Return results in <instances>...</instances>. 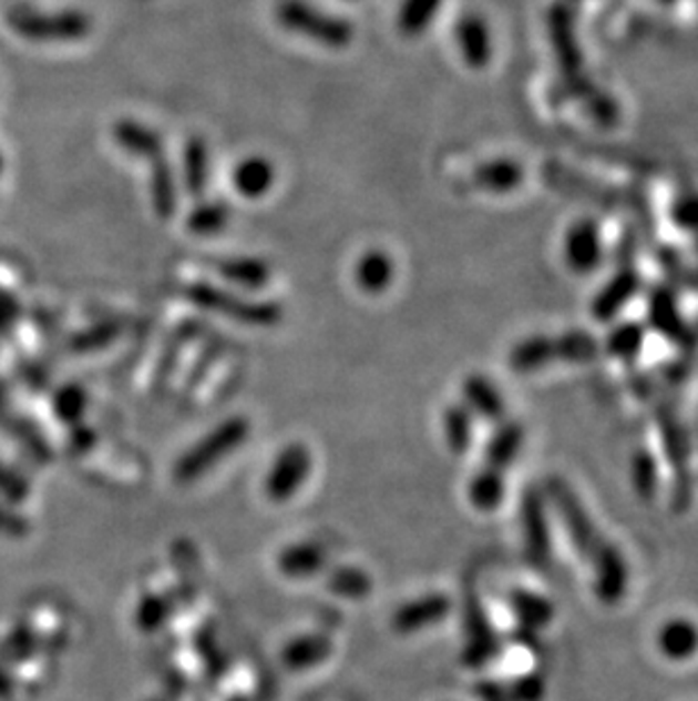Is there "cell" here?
I'll list each match as a JSON object with an SVG mask.
<instances>
[{
  "label": "cell",
  "mask_w": 698,
  "mask_h": 701,
  "mask_svg": "<svg viewBox=\"0 0 698 701\" xmlns=\"http://www.w3.org/2000/svg\"><path fill=\"white\" fill-rule=\"evenodd\" d=\"M331 654V642L325 636H302L290 640L284 649V663L292 670L314 668Z\"/></svg>",
  "instance_id": "cell-16"
},
{
  "label": "cell",
  "mask_w": 698,
  "mask_h": 701,
  "mask_svg": "<svg viewBox=\"0 0 698 701\" xmlns=\"http://www.w3.org/2000/svg\"><path fill=\"white\" fill-rule=\"evenodd\" d=\"M444 431H446V440L452 445V449L456 455H463L465 449L470 447V431H472V423L470 416L463 409H446L444 416Z\"/></svg>",
  "instance_id": "cell-25"
},
{
  "label": "cell",
  "mask_w": 698,
  "mask_h": 701,
  "mask_svg": "<svg viewBox=\"0 0 698 701\" xmlns=\"http://www.w3.org/2000/svg\"><path fill=\"white\" fill-rule=\"evenodd\" d=\"M633 479H635V490L641 497H651L656 492V484H658V473H656V464L651 457H637L635 459V470H633Z\"/></svg>",
  "instance_id": "cell-26"
},
{
  "label": "cell",
  "mask_w": 698,
  "mask_h": 701,
  "mask_svg": "<svg viewBox=\"0 0 698 701\" xmlns=\"http://www.w3.org/2000/svg\"><path fill=\"white\" fill-rule=\"evenodd\" d=\"M465 395L470 399V405L479 414H483L485 418H496L499 414H502V403H499V395L481 377H470V382L465 384Z\"/></svg>",
  "instance_id": "cell-24"
},
{
  "label": "cell",
  "mask_w": 698,
  "mask_h": 701,
  "mask_svg": "<svg viewBox=\"0 0 698 701\" xmlns=\"http://www.w3.org/2000/svg\"><path fill=\"white\" fill-rule=\"evenodd\" d=\"M309 468L311 455L305 445L292 443L284 447L266 479V492L273 502H286V499H290L299 490V486L305 484Z\"/></svg>",
  "instance_id": "cell-5"
},
{
  "label": "cell",
  "mask_w": 698,
  "mask_h": 701,
  "mask_svg": "<svg viewBox=\"0 0 698 701\" xmlns=\"http://www.w3.org/2000/svg\"><path fill=\"white\" fill-rule=\"evenodd\" d=\"M355 280L368 295H381L394 280V262L383 250H368L355 266Z\"/></svg>",
  "instance_id": "cell-10"
},
{
  "label": "cell",
  "mask_w": 698,
  "mask_h": 701,
  "mask_svg": "<svg viewBox=\"0 0 698 701\" xmlns=\"http://www.w3.org/2000/svg\"><path fill=\"white\" fill-rule=\"evenodd\" d=\"M229 219L232 210L227 203H203L191 212L186 227L197 236H212L223 232L229 225Z\"/></svg>",
  "instance_id": "cell-22"
},
{
  "label": "cell",
  "mask_w": 698,
  "mask_h": 701,
  "mask_svg": "<svg viewBox=\"0 0 698 701\" xmlns=\"http://www.w3.org/2000/svg\"><path fill=\"white\" fill-rule=\"evenodd\" d=\"M331 588L340 595H363L368 592V577L357 570H342L333 575Z\"/></svg>",
  "instance_id": "cell-28"
},
{
  "label": "cell",
  "mask_w": 698,
  "mask_h": 701,
  "mask_svg": "<svg viewBox=\"0 0 698 701\" xmlns=\"http://www.w3.org/2000/svg\"><path fill=\"white\" fill-rule=\"evenodd\" d=\"M449 599L444 595H429L418 602L407 605L394 613V629L399 633H413L418 629H424L429 624L440 622L449 613Z\"/></svg>",
  "instance_id": "cell-9"
},
{
  "label": "cell",
  "mask_w": 698,
  "mask_h": 701,
  "mask_svg": "<svg viewBox=\"0 0 698 701\" xmlns=\"http://www.w3.org/2000/svg\"><path fill=\"white\" fill-rule=\"evenodd\" d=\"M277 21L290 30L302 34L327 48H345L355 39V28L336 14H327L307 0H281L277 6Z\"/></svg>",
  "instance_id": "cell-3"
},
{
  "label": "cell",
  "mask_w": 698,
  "mask_h": 701,
  "mask_svg": "<svg viewBox=\"0 0 698 701\" xmlns=\"http://www.w3.org/2000/svg\"><path fill=\"white\" fill-rule=\"evenodd\" d=\"M658 647L669 661H687L698 652V627L685 618L669 620L658 633Z\"/></svg>",
  "instance_id": "cell-12"
},
{
  "label": "cell",
  "mask_w": 698,
  "mask_h": 701,
  "mask_svg": "<svg viewBox=\"0 0 698 701\" xmlns=\"http://www.w3.org/2000/svg\"><path fill=\"white\" fill-rule=\"evenodd\" d=\"M275 177H277V171L275 166L270 164V160L266 158H259V155H253V158H245L240 164H236V169L232 171V184L234 189L249 197V200H257L261 195H266L273 184H275Z\"/></svg>",
  "instance_id": "cell-8"
},
{
  "label": "cell",
  "mask_w": 698,
  "mask_h": 701,
  "mask_svg": "<svg viewBox=\"0 0 698 701\" xmlns=\"http://www.w3.org/2000/svg\"><path fill=\"white\" fill-rule=\"evenodd\" d=\"M459 41L470 64L479 67L487 60V32L479 19H465L459 26Z\"/></svg>",
  "instance_id": "cell-23"
},
{
  "label": "cell",
  "mask_w": 698,
  "mask_h": 701,
  "mask_svg": "<svg viewBox=\"0 0 698 701\" xmlns=\"http://www.w3.org/2000/svg\"><path fill=\"white\" fill-rule=\"evenodd\" d=\"M325 563V552L320 545L307 542V545H292L284 549L279 557V568L284 575L297 579V577H309L316 575Z\"/></svg>",
  "instance_id": "cell-17"
},
{
  "label": "cell",
  "mask_w": 698,
  "mask_h": 701,
  "mask_svg": "<svg viewBox=\"0 0 698 701\" xmlns=\"http://www.w3.org/2000/svg\"><path fill=\"white\" fill-rule=\"evenodd\" d=\"M153 173H150V195H153V207L160 219H171L177 207V182L168 160L157 158L150 162Z\"/></svg>",
  "instance_id": "cell-15"
},
{
  "label": "cell",
  "mask_w": 698,
  "mask_h": 701,
  "mask_svg": "<svg viewBox=\"0 0 698 701\" xmlns=\"http://www.w3.org/2000/svg\"><path fill=\"white\" fill-rule=\"evenodd\" d=\"M186 297L199 309L220 314L249 327H273L284 316L281 307L275 303H259V299H249L212 284H191L186 288Z\"/></svg>",
  "instance_id": "cell-2"
},
{
  "label": "cell",
  "mask_w": 698,
  "mask_h": 701,
  "mask_svg": "<svg viewBox=\"0 0 698 701\" xmlns=\"http://www.w3.org/2000/svg\"><path fill=\"white\" fill-rule=\"evenodd\" d=\"M522 529L526 540V555L535 568H546L552 559V542H548L546 516L537 495H524L522 502Z\"/></svg>",
  "instance_id": "cell-6"
},
{
  "label": "cell",
  "mask_w": 698,
  "mask_h": 701,
  "mask_svg": "<svg viewBox=\"0 0 698 701\" xmlns=\"http://www.w3.org/2000/svg\"><path fill=\"white\" fill-rule=\"evenodd\" d=\"M21 28L25 32L39 34V37H48V39H82L91 23L84 14L78 12H69V14H60V17H23L21 19Z\"/></svg>",
  "instance_id": "cell-13"
},
{
  "label": "cell",
  "mask_w": 698,
  "mask_h": 701,
  "mask_svg": "<svg viewBox=\"0 0 698 701\" xmlns=\"http://www.w3.org/2000/svg\"><path fill=\"white\" fill-rule=\"evenodd\" d=\"M114 139L125 150V153L143 160H157L164 155V141L157 130L145 128L138 121L123 119L114 125Z\"/></svg>",
  "instance_id": "cell-7"
},
{
  "label": "cell",
  "mask_w": 698,
  "mask_h": 701,
  "mask_svg": "<svg viewBox=\"0 0 698 701\" xmlns=\"http://www.w3.org/2000/svg\"><path fill=\"white\" fill-rule=\"evenodd\" d=\"M546 495L552 497L554 509L565 522L576 552L589 559L594 570V590L604 605H617L628 588V568L619 549L596 529L594 520L581 507L574 490L561 481L548 479Z\"/></svg>",
  "instance_id": "cell-1"
},
{
  "label": "cell",
  "mask_w": 698,
  "mask_h": 701,
  "mask_svg": "<svg viewBox=\"0 0 698 701\" xmlns=\"http://www.w3.org/2000/svg\"><path fill=\"white\" fill-rule=\"evenodd\" d=\"M442 0H404V6L399 8L397 28L407 37H415L422 30L429 28L435 12L440 10Z\"/></svg>",
  "instance_id": "cell-21"
},
{
  "label": "cell",
  "mask_w": 698,
  "mask_h": 701,
  "mask_svg": "<svg viewBox=\"0 0 698 701\" xmlns=\"http://www.w3.org/2000/svg\"><path fill=\"white\" fill-rule=\"evenodd\" d=\"M249 434V423L245 418H229L218 425L209 436H205L188 455L182 457L175 466V477L179 481H193L203 473H207L214 464L225 459L232 449H236Z\"/></svg>",
  "instance_id": "cell-4"
},
{
  "label": "cell",
  "mask_w": 698,
  "mask_h": 701,
  "mask_svg": "<svg viewBox=\"0 0 698 701\" xmlns=\"http://www.w3.org/2000/svg\"><path fill=\"white\" fill-rule=\"evenodd\" d=\"M511 697L515 701H542V697H544L542 681L537 677H522L511 688Z\"/></svg>",
  "instance_id": "cell-29"
},
{
  "label": "cell",
  "mask_w": 698,
  "mask_h": 701,
  "mask_svg": "<svg viewBox=\"0 0 698 701\" xmlns=\"http://www.w3.org/2000/svg\"><path fill=\"white\" fill-rule=\"evenodd\" d=\"M209 148L205 143V139H188V143L184 145L182 153V177H184V186L191 195H205L207 186H209V173H212V164H209Z\"/></svg>",
  "instance_id": "cell-11"
},
{
  "label": "cell",
  "mask_w": 698,
  "mask_h": 701,
  "mask_svg": "<svg viewBox=\"0 0 698 701\" xmlns=\"http://www.w3.org/2000/svg\"><path fill=\"white\" fill-rule=\"evenodd\" d=\"M520 443H522V431H520V427H515V425L504 427L502 431H499V434L490 440V445H487L485 468L496 470V473H504V468H506L509 464H513V459L517 457Z\"/></svg>",
  "instance_id": "cell-20"
},
{
  "label": "cell",
  "mask_w": 698,
  "mask_h": 701,
  "mask_svg": "<svg viewBox=\"0 0 698 701\" xmlns=\"http://www.w3.org/2000/svg\"><path fill=\"white\" fill-rule=\"evenodd\" d=\"M511 607H513V611L517 613L520 622H522L526 629H531V631H535V629L548 624V622H552V618H554L552 605H548L544 597H537V595L526 592V590H515V592H513Z\"/></svg>",
  "instance_id": "cell-18"
},
{
  "label": "cell",
  "mask_w": 698,
  "mask_h": 701,
  "mask_svg": "<svg viewBox=\"0 0 698 701\" xmlns=\"http://www.w3.org/2000/svg\"><path fill=\"white\" fill-rule=\"evenodd\" d=\"M119 336H121L119 323H103V325H97V327L80 334L78 347L80 349H97V347H105V345L114 343Z\"/></svg>",
  "instance_id": "cell-27"
},
{
  "label": "cell",
  "mask_w": 698,
  "mask_h": 701,
  "mask_svg": "<svg viewBox=\"0 0 698 701\" xmlns=\"http://www.w3.org/2000/svg\"><path fill=\"white\" fill-rule=\"evenodd\" d=\"M504 497V477L502 473L483 468L470 481V502L481 511H494Z\"/></svg>",
  "instance_id": "cell-19"
},
{
  "label": "cell",
  "mask_w": 698,
  "mask_h": 701,
  "mask_svg": "<svg viewBox=\"0 0 698 701\" xmlns=\"http://www.w3.org/2000/svg\"><path fill=\"white\" fill-rule=\"evenodd\" d=\"M218 273L220 277H225L229 284L240 286V288H249L257 291L264 288L270 282V266L259 260V257H232V260H223L218 264Z\"/></svg>",
  "instance_id": "cell-14"
}]
</instances>
